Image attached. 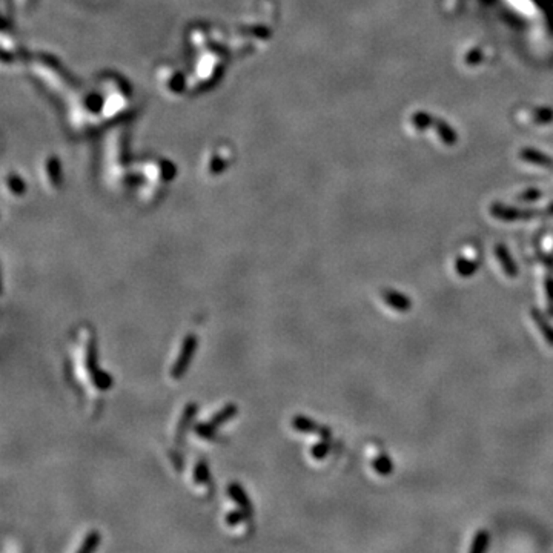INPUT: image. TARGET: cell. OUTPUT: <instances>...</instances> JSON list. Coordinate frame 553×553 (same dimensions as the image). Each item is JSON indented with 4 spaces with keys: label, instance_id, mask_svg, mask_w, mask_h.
I'll return each mask as SVG.
<instances>
[{
    "label": "cell",
    "instance_id": "1",
    "mask_svg": "<svg viewBox=\"0 0 553 553\" xmlns=\"http://www.w3.org/2000/svg\"><path fill=\"white\" fill-rule=\"evenodd\" d=\"M197 341L199 340H197V336L194 334H189L186 339L183 340L179 358L175 360V363L171 367V377L174 380H179L186 373L188 366L191 363V360H193V355L197 349Z\"/></svg>",
    "mask_w": 553,
    "mask_h": 553
},
{
    "label": "cell",
    "instance_id": "2",
    "mask_svg": "<svg viewBox=\"0 0 553 553\" xmlns=\"http://www.w3.org/2000/svg\"><path fill=\"white\" fill-rule=\"evenodd\" d=\"M292 428L297 432H303V434H315L323 438V440H330V437H332L330 429L326 428V426L317 424L310 418L303 415H295L292 418Z\"/></svg>",
    "mask_w": 553,
    "mask_h": 553
},
{
    "label": "cell",
    "instance_id": "3",
    "mask_svg": "<svg viewBox=\"0 0 553 553\" xmlns=\"http://www.w3.org/2000/svg\"><path fill=\"white\" fill-rule=\"evenodd\" d=\"M381 298H383L387 306L400 314H406L412 309L410 298L395 289H383L381 291Z\"/></svg>",
    "mask_w": 553,
    "mask_h": 553
},
{
    "label": "cell",
    "instance_id": "4",
    "mask_svg": "<svg viewBox=\"0 0 553 553\" xmlns=\"http://www.w3.org/2000/svg\"><path fill=\"white\" fill-rule=\"evenodd\" d=\"M530 315H532L533 323L537 324L539 332H541L545 343H548L550 347H553V326L549 323V320L545 319V315L538 308H532Z\"/></svg>",
    "mask_w": 553,
    "mask_h": 553
},
{
    "label": "cell",
    "instance_id": "5",
    "mask_svg": "<svg viewBox=\"0 0 553 553\" xmlns=\"http://www.w3.org/2000/svg\"><path fill=\"white\" fill-rule=\"evenodd\" d=\"M495 252H497L498 263L501 265V269H503L504 275H507L508 278H517V277H518V274H519L518 266L515 265L513 258L511 257V254L507 252L506 247H504V246H501V245H498V246H497V249H495Z\"/></svg>",
    "mask_w": 553,
    "mask_h": 553
},
{
    "label": "cell",
    "instance_id": "6",
    "mask_svg": "<svg viewBox=\"0 0 553 553\" xmlns=\"http://www.w3.org/2000/svg\"><path fill=\"white\" fill-rule=\"evenodd\" d=\"M228 495H230V497L235 501V503L240 506V508H243V511L251 517L252 506H251L249 498H247L246 492L243 491V487H241L240 484H237V482H231L230 487H228Z\"/></svg>",
    "mask_w": 553,
    "mask_h": 553
},
{
    "label": "cell",
    "instance_id": "7",
    "mask_svg": "<svg viewBox=\"0 0 553 553\" xmlns=\"http://www.w3.org/2000/svg\"><path fill=\"white\" fill-rule=\"evenodd\" d=\"M372 467L375 472L381 476H387L393 472V463L386 454H380L377 458L372 461Z\"/></svg>",
    "mask_w": 553,
    "mask_h": 553
},
{
    "label": "cell",
    "instance_id": "8",
    "mask_svg": "<svg viewBox=\"0 0 553 553\" xmlns=\"http://www.w3.org/2000/svg\"><path fill=\"white\" fill-rule=\"evenodd\" d=\"M455 269H456V274H458L460 277L469 278V277H472V275L476 274L478 265H476L475 262H472V260L460 257L458 260H456V263H455Z\"/></svg>",
    "mask_w": 553,
    "mask_h": 553
},
{
    "label": "cell",
    "instance_id": "9",
    "mask_svg": "<svg viewBox=\"0 0 553 553\" xmlns=\"http://www.w3.org/2000/svg\"><path fill=\"white\" fill-rule=\"evenodd\" d=\"M489 543H491V535H489L487 530H478L476 535L474 537V541L470 544L469 552L470 553H482L487 548Z\"/></svg>",
    "mask_w": 553,
    "mask_h": 553
},
{
    "label": "cell",
    "instance_id": "10",
    "mask_svg": "<svg viewBox=\"0 0 553 553\" xmlns=\"http://www.w3.org/2000/svg\"><path fill=\"white\" fill-rule=\"evenodd\" d=\"M235 414H237V406L235 404H228L226 408H223L221 410H219L217 414H215L212 418H211V423L212 426H215V428H219V426H221V424H225L228 419H231L232 417H235Z\"/></svg>",
    "mask_w": 553,
    "mask_h": 553
},
{
    "label": "cell",
    "instance_id": "11",
    "mask_svg": "<svg viewBox=\"0 0 553 553\" xmlns=\"http://www.w3.org/2000/svg\"><path fill=\"white\" fill-rule=\"evenodd\" d=\"M194 481L197 484H208L211 481V475H209V469L206 466V463L200 460L195 463L194 467Z\"/></svg>",
    "mask_w": 553,
    "mask_h": 553
},
{
    "label": "cell",
    "instance_id": "12",
    "mask_svg": "<svg viewBox=\"0 0 553 553\" xmlns=\"http://www.w3.org/2000/svg\"><path fill=\"white\" fill-rule=\"evenodd\" d=\"M91 380H93L94 386L97 387V389H100V391H108V389H111V387H112V377L110 373H106L103 371L95 372L91 377Z\"/></svg>",
    "mask_w": 553,
    "mask_h": 553
},
{
    "label": "cell",
    "instance_id": "13",
    "mask_svg": "<svg viewBox=\"0 0 553 553\" xmlns=\"http://www.w3.org/2000/svg\"><path fill=\"white\" fill-rule=\"evenodd\" d=\"M99 544H100V533L91 532V533H88V535L85 537L84 543H82V545L77 549V552H80V553H90V552L97 549Z\"/></svg>",
    "mask_w": 553,
    "mask_h": 553
},
{
    "label": "cell",
    "instance_id": "14",
    "mask_svg": "<svg viewBox=\"0 0 553 553\" xmlns=\"http://www.w3.org/2000/svg\"><path fill=\"white\" fill-rule=\"evenodd\" d=\"M329 450H330L329 440H323L321 438V441H319L317 444H314L312 447H310V455H312L314 460L321 461L329 455Z\"/></svg>",
    "mask_w": 553,
    "mask_h": 553
},
{
    "label": "cell",
    "instance_id": "15",
    "mask_svg": "<svg viewBox=\"0 0 553 553\" xmlns=\"http://www.w3.org/2000/svg\"><path fill=\"white\" fill-rule=\"evenodd\" d=\"M215 429H217V428L212 426L211 423H200V424H197L194 428V434L197 437H200L201 440L209 441V440H214V438H215Z\"/></svg>",
    "mask_w": 553,
    "mask_h": 553
},
{
    "label": "cell",
    "instance_id": "16",
    "mask_svg": "<svg viewBox=\"0 0 553 553\" xmlns=\"http://www.w3.org/2000/svg\"><path fill=\"white\" fill-rule=\"evenodd\" d=\"M544 288L545 295H548V312L553 317V271H548L544 277Z\"/></svg>",
    "mask_w": 553,
    "mask_h": 553
},
{
    "label": "cell",
    "instance_id": "17",
    "mask_svg": "<svg viewBox=\"0 0 553 553\" xmlns=\"http://www.w3.org/2000/svg\"><path fill=\"white\" fill-rule=\"evenodd\" d=\"M249 517V515H247L243 508H241V511H232V512H230L226 515V518H225V521H226V524L230 526V527H235V526H238L241 521H243L245 518H247Z\"/></svg>",
    "mask_w": 553,
    "mask_h": 553
}]
</instances>
